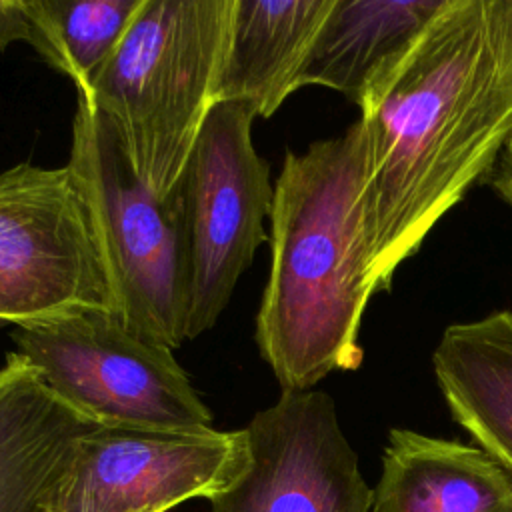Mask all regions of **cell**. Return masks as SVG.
Returning a JSON list of instances; mask_svg holds the SVG:
<instances>
[{
    "label": "cell",
    "mask_w": 512,
    "mask_h": 512,
    "mask_svg": "<svg viewBox=\"0 0 512 512\" xmlns=\"http://www.w3.org/2000/svg\"><path fill=\"white\" fill-rule=\"evenodd\" d=\"M358 108L376 294L512 140V0H446Z\"/></svg>",
    "instance_id": "1"
},
{
    "label": "cell",
    "mask_w": 512,
    "mask_h": 512,
    "mask_svg": "<svg viewBox=\"0 0 512 512\" xmlns=\"http://www.w3.org/2000/svg\"><path fill=\"white\" fill-rule=\"evenodd\" d=\"M362 122L286 150L270 208V274L256 344L286 392L312 390L332 372L360 368L358 342L370 282Z\"/></svg>",
    "instance_id": "2"
},
{
    "label": "cell",
    "mask_w": 512,
    "mask_h": 512,
    "mask_svg": "<svg viewBox=\"0 0 512 512\" xmlns=\"http://www.w3.org/2000/svg\"><path fill=\"white\" fill-rule=\"evenodd\" d=\"M234 0H144L86 90L138 178L166 198L218 104Z\"/></svg>",
    "instance_id": "3"
},
{
    "label": "cell",
    "mask_w": 512,
    "mask_h": 512,
    "mask_svg": "<svg viewBox=\"0 0 512 512\" xmlns=\"http://www.w3.org/2000/svg\"><path fill=\"white\" fill-rule=\"evenodd\" d=\"M68 170L96 232L116 316L176 350L186 340L188 266L178 188L150 190L86 90H76Z\"/></svg>",
    "instance_id": "4"
},
{
    "label": "cell",
    "mask_w": 512,
    "mask_h": 512,
    "mask_svg": "<svg viewBox=\"0 0 512 512\" xmlns=\"http://www.w3.org/2000/svg\"><path fill=\"white\" fill-rule=\"evenodd\" d=\"M12 340L52 392L100 426L212 428V412L174 350L136 334L116 314L86 312L16 328Z\"/></svg>",
    "instance_id": "5"
},
{
    "label": "cell",
    "mask_w": 512,
    "mask_h": 512,
    "mask_svg": "<svg viewBox=\"0 0 512 512\" xmlns=\"http://www.w3.org/2000/svg\"><path fill=\"white\" fill-rule=\"evenodd\" d=\"M246 102H218L178 180L188 266L186 340L210 330L228 306L242 272L268 240L274 184L256 152Z\"/></svg>",
    "instance_id": "6"
},
{
    "label": "cell",
    "mask_w": 512,
    "mask_h": 512,
    "mask_svg": "<svg viewBox=\"0 0 512 512\" xmlns=\"http://www.w3.org/2000/svg\"><path fill=\"white\" fill-rule=\"evenodd\" d=\"M86 312L116 304L68 166L0 172V320L32 328Z\"/></svg>",
    "instance_id": "7"
},
{
    "label": "cell",
    "mask_w": 512,
    "mask_h": 512,
    "mask_svg": "<svg viewBox=\"0 0 512 512\" xmlns=\"http://www.w3.org/2000/svg\"><path fill=\"white\" fill-rule=\"evenodd\" d=\"M248 464L246 430L98 426L84 434L42 512H166L214 498Z\"/></svg>",
    "instance_id": "8"
},
{
    "label": "cell",
    "mask_w": 512,
    "mask_h": 512,
    "mask_svg": "<svg viewBox=\"0 0 512 512\" xmlns=\"http://www.w3.org/2000/svg\"><path fill=\"white\" fill-rule=\"evenodd\" d=\"M248 464L210 512H370L374 490L322 390L286 392L248 422Z\"/></svg>",
    "instance_id": "9"
},
{
    "label": "cell",
    "mask_w": 512,
    "mask_h": 512,
    "mask_svg": "<svg viewBox=\"0 0 512 512\" xmlns=\"http://www.w3.org/2000/svg\"><path fill=\"white\" fill-rule=\"evenodd\" d=\"M98 426L20 352H8L0 366V512H42L80 438Z\"/></svg>",
    "instance_id": "10"
},
{
    "label": "cell",
    "mask_w": 512,
    "mask_h": 512,
    "mask_svg": "<svg viewBox=\"0 0 512 512\" xmlns=\"http://www.w3.org/2000/svg\"><path fill=\"white\" fill-rule=\"evenodd\" d=\"M372 512H512V476L478 446L392 428Z\"/></svg>",
    "instance_id": "11"
},
{
    "label": "cell",
    "mask_w": 512,
    "mask_h": 512,
    "mask_svg": "<svg viewBox=\"0 0 512 512\" xmlns=\"http://www.w3.org/2000/svg\"><path fill=\"white\" fill-rule=\"evenodd\" d=\"M334 0H234L218 102L270 118L290 94Z\"/></svg>",
    "instance_id": "12"
},
{
    "label": "cell",
    "mask_w": 512,
    "mask_h": 512,
    "mask_svg": "<svg viewBox=\"0 0 512 512\" xmlns=\"http://www.w3.org/2000/svg\"><path fill=\"white\" fill-rule=\"evenodd\" d=\"M432 370L454 422L512 476V310L450 324Z\"/></svg>",
    "instance_id": "13"
},
{
    "label": "cell",
    "mask_w": 512,
    "mask_h": 512,
    "mask_svg": "<svg viewBox=\"0 0 512 512\" xmlns=\"http://www.w3.org/2000/svg\"><path fill=\"white\" fill-rule=\"evenodd\" d=\"M446 0H334L298 86H324L356 106L372 80L396 60Z\"/></svg>",
    "instance_id": "14"
},
{
    "label": "cell",
    "mask_w": 512,
    "mask_h": 512,
    "mask_svg": "<svg viewBox=\"0 0 512 512\" xmlns=\"http://www.w3.org/2000/svg\"><path fill=\"white\" fill-rule=\"evenodd\" d=\"M32 48L76 88H88L130 30L144 0H26Z\"/></svg>",
    "instance_id": "15"
},
{
    "label": "cell",
    "mask_w": 512,
    "mask_h": 512,
    "mask_svg": "<svg viewBox=\"0 0 512 512\" xmlns=\"http://www.w3.org/2000/svg\"><path fill=\"white\" fill-rule=\"evenodd\" d=\"M34 20L26 0H0V52L12 42H34Z\"/></svg>",
    "instance_id": "16"
},
{
    "label": "cell",
    "mask_w": 512,
    "mask_h": 512,
    "mask_svg": "<svg viewBox=\"0 0 512 512\" xmlns=\"http://www.w3.org/2000/svg\"><path fill=\"white\" fill-rule=\"evenodd\" d=\"M486 180L498 194V198L512 208V140L508 142L506 150L502 152Z\"/></svg>",
    "instance_id": "17"
},
{
    "label": "cell",
    "mask_w": 512,
    "mask_h": 512,
    "mask_svg": "<svg viewBox=\"0 0 512 512\" xmlns=\"http://www.w3.org/2000/svg\"><path fill=\"white\" fill-rule=\"evenodd\" d=\"M2 326H6V322H2V320H0V328H2Z\"/></svg>",
    "instance_id": "18"
}]
</instances>
